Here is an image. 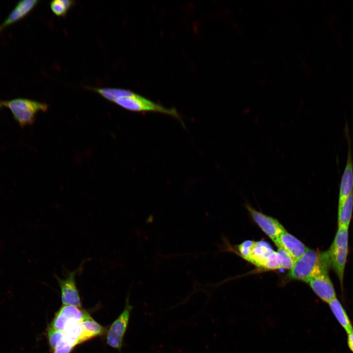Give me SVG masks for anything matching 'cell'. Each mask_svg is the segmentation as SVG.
Returning <instances> with one entry per match:
<instances>
[{
	"label": "cell",
	"instance_id": "ffe728a7",
	"mask_svg": "<svg viewBox=\"0 0 353 353\" xmlns=\"http://www.w3.org/2000/svg\"><path fill=\"white\" fill-rule=\"evenodd\" d=\"M347 334V345L349 349L353 353V332Z\"/></svg>",
	"mask_w": 353,
	"mask_h": 353
},
{
	"label": "cell",
	"instance_id": "5bb4252c",
	"mask_svg": "<svg viewBox=\"0 0 353 353\" xmlns=\"http://www.w3.org/2000/svg\"><path fill=\"white\" fill-rule=\"evenodd\" d=\"M38 2L37 0H24L18 2L4 21L0 25V31L25 16Z\"/></svg>",
	"mask_w": 353,
	"mask_h": 353
},
{
	"label": "cell",
	"instance_id": "30bf717a",
	"mask_svg": "<svg viewBox=\"0 0 353 353\" xmlns=\"http://www.w3.org/2000/svg\"><path fill=\"white\" fill-rule=\"evenodd\" d=\"M246 207L253 220L274 243L279 235L286 230L277 219L256 210L249 204L247 203Z\"/></svg>",
	"mask_w": 353,
	"mask_h": 353
},
{
	"label": "cell",
	"instance_id": "e0dca14e",
	"mask_svg": "<svg viewBox=\"0 0 353 353\" xmlns=\"http://www.w3.org/2000/svg\"><path fill=\"white\" fill-rule=\"evenodd\" d=\"M92 90L105 99L114 102L117 99L130 95L132 91L115 88H93Z\"/></svg>",
	"mask_w": 353,
	"mask_h": 353
},
{
	"label": "cell",
	"instance_id": "2e32d148",
	"mask_svg": "<svg viewBox=\"0 0 353 353\" xmlns=\"http://www.w3.org/2000/svg\"><path fill=\"white\" fill-rule=\"evenodd\" d=\"M353 211V192L346 199L343 204L338 208V226L349 227Z\"/></svg>",
	"mask_w": 353,
	"mask_h": 353
},
{
	"label": "cell",
	"instance_id": "277c9868",
	"mask_svg": "<svg viewBox=\"0 0 353 353\" xmlns=\"http://www.w3.org/2000/svg\"><path fill=\"white\" fill-rule=\"evenodd\" d=\"M349 227L338 226L333 241L328 252L331 266L339 280L343 290L345 265L349 252Z\"/></svg>",
	"mask_w": 353,
	"mask_h": 353
},
{
	"label": "cell",
	"instance_id": "9a60e30c",
	"mask_svg": "<svg viewBox=\"0 0 353 353\" xmlns=\"http://www.w3.org/2000/svg\"><path fill=\"white\" fill-rule=\"evenodd\" d=\"M337 322L347 334L353 332V325L345 309L337 298L328 303Z\"/></svg>",
	"mask_w": 353,
	"mask_h": 353
},
{
	"label": "cell",
	"instance_id": "8fae6325",
	"mask_svg": "<svg viewBox=\"0 0 353 353\" xmlns=\"http://www.w3.org/2000/svg\"><path fill=\"white\" fill-rule=\"evenodd\" d=\"M308 283L314 292L323 301L328 303L336 298L335 289L328 272L314 277Z\"/></svg>",
	"mask_w": 353,
	"mask_h": 353
},
{
	"label": "cell",
	"instance_id": "3957f363",
	"mask_svg": "<svg viewBox=\"0 0 353 353\" xmlns=\"http://www.w3.org/2000/svg\"><path fill=\"white\" fill-rule=\"evenodd\" d=\"M89 315L82 308L63 305L56 313L49 326L75 337L78 341L80 323Z\"/></svg>",
	"mask_w": 353,
	"mask_h": 353
},
{
	"label": "cell",
	"instance_id": "44dd1931",
	"mask_svg": "<svg viewBox=\"0 0 353 353\" xmlns=\"http://www.w3.org/2000/svg\"><path fill=\"white\" fill-rule=\"evenodd\" d=\"M1 106V104L0 103V107Z\"/></svg>",
	"mask_w": 353,
	"mask_h": 353
},
{
	"label": "cell",
	"instance_id": "d6986e66",
	"mask_svg": "<svg viewBox=\"0 0 353 353\" xmlns=\"http://www.w3.org/2000/svg\"><path fill=\"white\" fill-rule=\"evenodd\" d=\"M75 3L69 0H54L50 2V6L53 13L58 16L66 15L68 11Z\"/></svg>",
	"mask_w": 353,
	"mask_h": 353
},
{
	"label": "cell",
	"instance_id": "4fadbf2b",
	"mask_svg": "<svg viewBox=\"0 0 353 353\" xmlns=\"http://www.w3.org/2000/svg\"><path fill=\"white\" fill-rule=\"evenodd\" d=\"M105 332V328L94 320L89 315L80 323L78 343L79 344L95 337L103 335Z\"/></svg>",
	"mask_w": 353,
	"mask_h": 353
},
{
	"label": "cell",
	"instance_id": "9c48e42d",
	"mask_svg": "<svg viewBox=\"0 0 353 353\" xmlns=\"http://www.w3.org/2000/svg\"><path fill=\"white\" fill-rule=\"evenodd\" d=\"M345 131L348 143V152L345 167L340 183L338 208L343 204L353 192V157L351 139L347 125H346Z\"/></svg>",
	"mask_w": 353,
	"mask_h": 353
},
{
	"label": "cell",
	"instance_id": "7c38bea8",
	"mask_svg": "<svg viewBox=\"0 0 353 353\" xmlns=\"http://www.w3.org/2000/svg\"><path fill=\"white\" fill-rule=\"evenodd\" d=\"M275 244L278 248L286 251L295 262L301 257L307 250L301 241L286 230L281 233Z\"/></svg>",
	"mask_w": 353,
	"mask_h": 353
},
{
	"label": "cell",
	"instance_id": "6da1fadb",
	"mask_svg": "<svg viewBox=\"0 0 353 353\" xmlns=\"http://www.w3.org/2000/svg\"><path fill=\"white\" fill-rule=\"evenodd\" d=\"M331 266L328 251L309 248L297 259L290 269V277L308 283L315 276L328 272Z\"/></svg>",
	"mask_w": 353,
	"mask_h": 353
},
{
	"label": "cell",
	"instance_id": "8992f818",
	"mask_svg": "<svg viewBox=\"0 0 353 353\" xmlns=\"http://www.w3.org/2000/svg\"><path fill=\"white\" fill-rule=\"evenodd\" d=\"M114 102L127 110L161 113L181 120V117L176 109L165 107L133 92L129 95L117 99Z\"/></svg>",
	"mask_w": 353,
	"mask_h": 353
},
{
	"label": "cell",
	"instance_id": "5b68a950",
	"mask_svg": "<svg viewBox=\"0 0 353 353\" xmlns=\"http://www.w3.org/2000/svg\"><path fill=\"white\" fill-rule=\"evenodd\" d=\"M3 104L10 109L14 119L21 126L32 124L37 114L46 111L48 108L45 103L23 98L4 101Z\"/></svg>",
	"mask_w": 353,
	"mask_h": 353
},
{
	"label": "cell",
	"instance_id": "52a82bcc",
	"mask_svg": "<svg viewBox=\"0 0 353 353\" xmlns=\"http://www.w3.org/2000/svg\"><path fill=\"white\" fill-rule=\"evenodd\" d=\"M132 308L133 306L130 304L127 297L123 311L112 323L106 332V342L111 347L119 351L121 350Z\"/></svg>",
	"mask_w": 353,
	"mask_h": 353
},
{
	"label": "cell",
	"instance_id": "ba28073f",
	"mask_svg": "<svg viewBox=\"0 0 353 353\" xmlns=\"http://www.w3.org/2000/svg\"><path fill=\"white\" fill-rule=\"evenodd\" d=\"M83 264L75 270L68 272L64 278L55 276L61 292V299L63 305H72L82 308V303L76 277L82 271Z\"/></svg>",
	"mask_w": 353,
	"mask_h": 353
},
{
	"label": "cell",
	"instance_id": "ac0fdd59",
	"mask_svg": "<svg viewBox=\"0 0 353 353\" xmlns=\"http://www.w3.org/2000/svg\"><path fill=\"white\" fill-rule=\"evenodd\" d=\"M78 344L76 338L66 333L65 337L51 350L52 353H70Z\"/></svg>",
	"mask_w": 353,
	"mask_h": 353
},
{
	"label": "cell",
	"instance_id": "7a4b0ae2",
	"mask_svg": "<svg viewBox=\"0 0 353 353\" xmlns=\"http://www.w3.org/2000/svg\"><path fill=\"white\" fill-rule=\"evenodd\" d=\"M241 255L256 266L267 270L281 269L277 252L264 241L247 240L238 246Z\"/></svg>",
	"mask_w": 353,
	"mask_h": 353
}]
</instances>
